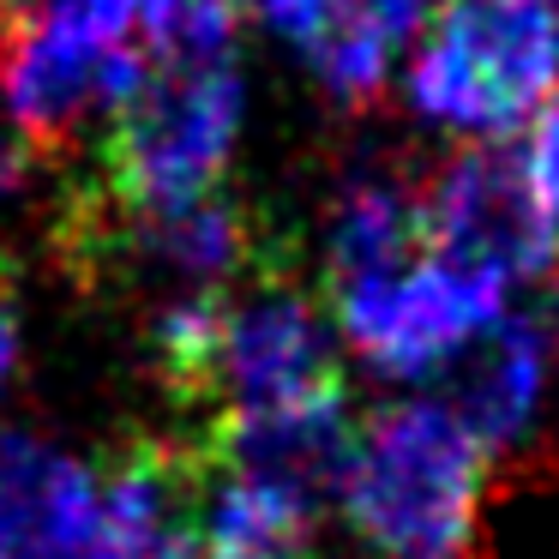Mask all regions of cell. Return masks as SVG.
<instances>
[{"mask_svg": "<svg viewBox=\"0 0 559 559\" xmlns=\"http://www.w3.org/2000/svg\"><path fill=\"white\" fill-rule=\"evenodd\" d=\"M493 457L439 397H391L355 427L337 511L367 559H481Z\"/></svg>", "mask_w": 559, "mask_h": 559, "instance_id": "6da1fadb", "label": "cell"}, {"mask_svg": "<svg viewBox=\"0 0 559 559\" xmlns=\"http://www.w3.org/2000/svg\"><path fill=\"white\" fill-rule=\"evenodd\" d=\"M157 73L115 0H13L0 25V121L37 151L109 127Z\"/></svg>", "mask_w": 559, "mask_h": 559, "instance_id": "7a4b0ae2", "label": "cell"}, {"mask_svg": "<svg viewBox=\"0 0 559 559\" xmlns=\"http://www.w3.org/2000/svg\"><path fill=\"white\" fill-rule=\"evenodd\" d=\"M559 79V25L547 0H445L415 37L403 97L421 121L493 145L530 127Z\"/></svg>", "mask_w": 559, "mask_h": 559, "instance_id": "3957f363", "label": "cell"}, {"mask_svg": "<svg viewBox=\"0 0 559 559\" xmlns=\"http://www.w3.org/2000/svg\"><path fill=\"white\" fill-rule=\"evenodd\" d=\"M247 127V79L235 61H157L151 85L103 127V199L151 217L217 193Z\"/></svg>", "mask_w": 559, "mask_h": 559, "instance_id": "277c9868", "label": "cell"}, {"mask_svg": "<svg viewBox=\"0 0 559 559\" xmlns=\"http://www.w3.org/2000/svg\"><path fill=\"white\" fill-rule=\"evenodd\" d=\"M506 283L421 253L385 277L331 289V331L367 373L391 385L439 379L487 325L511 313Z\"/></svg>", "mask_w": 559, "mask_h": 559, "instance_id": "5b68a950", "label": "cell"}, {"mask_svg": "<svg viewBox=\"0 0 559 559\" xmlns=\"http://www.w3.org/2000/svg\"><path fill=\"white\" fill-rule=\"evenodd\" d=\"M421 253L511 283L542 277L559 259V223L499 145H463L421 175Z\"/></svg>", "mask_w": 559, "mask_h": 559, "instance_id": "8992f818", "label": "cell"}, {"mask_svg": "<svg viewBox=\"0 0 559 559\" xmlns=\"http://www.w3.org/2000/svg\"><path fill=\"white\" fill-rule=\"evenodd\" d=\"M337 331L313 307V295L283 277H259L241 295H223L217 343H211L199 397L235 409H277L295 397L337 391Z\"/></svg>", "mask_w": 559, "mask_h": 559, "instance_id": "52a82bcc", "label": "cell"}, {"mask_svg": "<svg viewBox=\"0 0 559 559\" xmlns=\"http://www.w3.org/2000/svg\"><path fill=\"white\" fill-rule=\"evenodd\" d=\"M0 559H127L103 523V469L37 433H0Z\"/></svg>", "mask_w": 559, "mask_h": 559, "instance_id": "ba28073f", "label": "cell"}, {"mask_svg": "<svg viewBox=\"0 0 559 559\" xmlns=\"http://www.w3.org/2000/svg\"><path fill=\"white\" fill-rule=\"evenodd\" d=\"M199 451L211 463L289 481L301 493H313L319 506H331L343 487V469H349V451H355L349 397L337 385V391H319V397L277 403V409L217 415V427H211V439Z\"/></svg>", "mask_w": 559, "mask_h": 559, "instance_id": "9c48e42d", "label": "cell"}, {"mask_svg": "<svg viewBox=\"0 0 559 559\" xmlns=\"http://www.w3.org/2000/svg\"><path fill=\"white\" fill-rule=\"evenodd\" d=\"M445 409L469 427L487 457H511L535 439L547 403V331L523 313L487 325L457 361L445 367Z\"/></svg>", "mask_w": 559, "mask_h": 559, "instance_id": "30bf717a", "label": "cell"}, {"mask_svg": "<svg viewBox=\"0 0 559 559\" xmlns=\"http://www.w3.org/2000/svg\"><path fill=\"white\" fill-rule=\"evenodd\" d=\"M319 253H325L331 289L409 265L421 253V175L403 157L349 163L331 187Z\"/></svg>", "mask_w": 559, "mask_h": 559, "instance_id": "8fae6325", "label": "cell"}, {"mask_svg": "<svg viewBox=\"0 0 559 559\" xmlns=\"http://www.w3.org/2000/svg\"><path fill=\"white\" fill-rule=\"evenodd\" d=\"M319 511L325 506L301 487L205 457L193 511V559H313Z\"/></svg>", "mask_w": 559, "mask_h": 559, "instance_id": "7c38bea8", "label": "cell"}, {"mask_svg": "<svg viewBox=\"0 0 559 559\" xmlns=\"http://www.w3.org/2000/svg\"><path fill=\"white\" fill-rule=\"evenodd\" d=\"M199 445L139 439L103 469V523L127 559H193Z\"/></svg>", "mask_w": 559, "mask_h": 559, "instance_id": "4fadbf2b", "label": "cell"}, {"mask_svg": "<svg viewBox=\"0 0 559 559\" xmlns=\"http://www.w3.org/2000/svg\"><path fill=\"white\" fill-rule=\"evenodd\" d=\"M121 241L133 247L139 265L169 277L175 289H223L259 265L253 217L223 193H205L175 211H151V217H127Z\"/></svg>", "mask_w": 559, "mask_h": 559, "instance_id": "5bb4252c", "label": "cell"}, {"mask_svg": "<svg viewBox=\"0 0 559 559\" xmlns=\"http://www.w3.org/2000/svg\"><path fill=\"white\" fill-rule=\"evenodd\" d=\"M445 0H331L325 25L307 43L319 91L343 109H367L385 91L397 55L433 25Z\"/></svg>", "mask_w": 559, "mask_h": 559, "instance_id": "9a60e30c", "label": "cell"}, {"mask_svg": "<svg viewBox=\"0 0 559 559\" xmlns=\"http://www.w3.org/2000/svg\"><path fill=\"white\" fill-rule=\"evenodd\" d=\"M217 313H223L217 289H175L169 301L151 313V355H157L163 379H169L175 391H187V397H199L211 343H217Z\"/></svg>", "mask_w": 559, "mask_h": 559, "instance_id": "2e32d148", "label": "cell"}, {"mask_svg": "<svg viewBox=\"0 0 559 559\" xmlns=\"http://www.w3.org/2000/svg\"><path fill=\"white\" fill-rule=\"evenodd\" d=\"M247 25V0H181L169 19V31L157 37V61L175 67H205L229 61Z\"/></svg>", "mask_w": 559, "mask_h": 559, "instance_id": "e0dca14e", "label": "cell"}, {"mask_svg": "<svg viewBox=\"0 0 559 559\" xmlns=\"http://www.w3.org/2000/svg\"><path fill=\"white\" fill-rule=\"evenodd\" d=\"M523 181L542 199V211L559 223V91H547V103L530 115V145H523Z\"/></svg>", "mask_w": 559, "mask_h": 559, "instance_id": "ac0fdd59", "label": "cell"}, {"mask_svg": "<svg viewBox=\"0 0 559 559\" xmlns=\"http://www.w3.org/2000/svg\"><path fill=\"white\" fill-rule=\"evenodd\" d=\"M37 157L43 151L31 145V139H19L13 127L0 121V205H19V199L31 193V181H37Z\"/></svg>", "mask_w": 559, "mask_h": 559, "instance_id": "d6986e66", "label": "cell"}, {"mask_svg": "<svg viewBox=\"0 0 559 559\" xmlns=\"http://www.w3.org/2000/svg\"><path fill=\"white\" fill-rule=\"evenodd\" d=\"M115 7L133 19V31L151 43V55H157V37L169 31V19H175V7H181V0H115Z\"/></svg>", "mask_w": 559, "mask_h": 559, "instance_id": "ffe728a7", "label": "cell"}, {"mask_svg": "<svg viewBox=\"0 0 559 559\" xmlns=\"http://www.w3.org/2000/svg\"><path fill=\"white\" fill-rule=\"evenodd\" d=\"M19 319L0 307V409H7V397H13V385H19Z\"/></svg>", "mask_w": 559, "mask_h": 559, "instance_id": "44dd1931", "label": "cell"}, {"mask_svg": "<svg viewBox=\"0 0 559 559\" xmlns=\"http://www.w3.org/2000/svg\"><path fill=\"white\" fill-rule=\"evenodd\" d=\"M554 331H559V283H554Z\"/></svg>", "mask_w": 559, "mask_h": 559, "instance_id": "7402d4cb", "label": "cell"}, {"mask_svg": "<svg viewBox=\"0 0 559 559\" xmlns=\"http://www.w3.org/2000/svg\"><path fill=\"white\" fill-rule=\"evenodd\" d=\"M7 7H13V0H0V13H7Z\"/></svg>", "mask_w": 559, "mask_h": 559, "instance_id": "603a6c76", "label": "cell"}, {"mask_svg": "<svg viewBox=\"0 0 559 559\" xmlns=\"http://www.w3.org/2000/svg\"><path fill=\"white\" fill-rule=\"evenodd\" d=\"M554 25H559V7H554Z\"/></svg>", "mask_w": 559, "mask_h": 559, "instance_id": "cb8c5ba5", "label": "cell"}]
</instances>
